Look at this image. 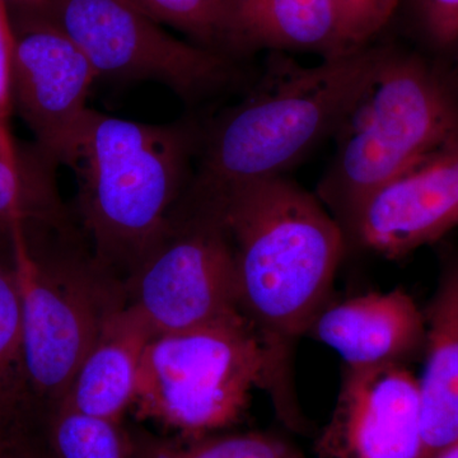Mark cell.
I'll return each instance as SVG.
<instances>
[{"instance_id":"7a4b0ae2","label":"cell","mask_w":458,"mask_h":458,"mask_svg":"<svg viewBox=\"0 0 458 458\" xmlns=\"http://www.w3.org/2000/svg\"><path fill=\"white\" fill-rule=\"evenodd\" d=\"M379 51L381 38L311 66L288 54L267 53L245 98L203 129L198 168L186 194L216 197L285 176L324 141L334 140Z\"/></svg>"},{"instance_id":"6da1fadb","label":"cell","mask_w":458,"mask_h":458,"mask_svg":"<svg viewBox=\"0 0 458 458\" xmlns=\"http://www.w3.org/2000/svg\"><path fill=\"white\" fill-rule=\"evenodd\" d=\"M201 199L218 208L231 238L238 309L269 355L267 390L297 429L303 419L289 382L292 351L327 306L348 245L344 229L318 195L286 176Z\"/></svg>"},{"instance_id":"2e32d148","label":"cell","mask_w":458,"mask_h":458,"mask_svg":"<svg viewBox=\"0 0 458 458\" xmlns=\"http://www.w3.org/2000/svg\"><path fill=\"white\" fill-rule=\"evenodd\" d=\"M55 162L38 148L25 150L0 125V228L35 225L64 231L66 214L57 191Z\"/></svg>"},{"instance_id":"d4e9b609","label":"cell","mask_w":458,"mask_h":458,"mask_svg":"<svg viewBox=\"0 0 458 458\" xmlns=\"http://www.w3.org/2000/svg\"><path fill=\"white\" fill-rule=\"evenodd\" d=\"M447 68V71L450 72L452 80L454 81V83L457 84L458 87V47L457 50L454 51V55L447 60V62L443 63Z\"/></svg>"},{"instance_id":"ffe728a7","label":"cell","mask_w":458,"mask_h":458,"mask_svg":"<svg viewBox=\"0 0 458 458\" xmlns=\"http://www.w3.org/2000/svg\"><path fill=\"white\" fill-rule=\"evenodd\" d=\"M400 17L424 54L445 63L457 50L458 0H400L394 20Z\"/></svg>"},{"instance_id":"603a6c76","label":"cell","mask_w":458,"mask_h":458,"mask_svg":"<svg viewBox=\"0 0 458 458\" xmlns=\"http://www.w3.org/2000/svg\"><path fill=\"white\" fill-rule=\"evenodd\" d=\"M14 30L7 7L0 2V125L9 126L12 104V64H13Z\"/></svg>"},{"instance_id":"5bb4252c","label":"cell","mask_w":458,"mask_h":458,"mask_svg":"<svg viewBox=\"0 0 458 458\" xmlns=\"http://www.w3.org/2000/svg\"><path fill=\"white\" fill-rule=\"evenodd\" d=\"M426 318V363L419 378L424 458L458 442V252L443 260Z\"/></svg>"},{"instance_id":"52a82bcc","label":"cell","mask_w":458,"mask_h":458,"mask_svg":"<svg viewBox=\"0 0 458 458\" xmlns=\"http://www.w3.org/2000/svg\"><path fill=\"white\" fill-rule=\"evenodd\" d=\"M123 292L155 335L241 315L233 247L218 208L181 199L167 233L123 282Z\"/></svg>"},{"instance_id":"cb8c5ba5","label":"cell","mask_w":458,"mask_h":458,"mask_svg":"<svg viewBox=\"0 0 458 458\" xmlns=\"http://www.w3.org/2000/svg\"><path fill=\"white\" fill-rule=\"evenodd\" d=\"M11 18L44 17L53 0H0Z\"/></svg>"},{"instance_id":"d6986e66","label":"cell","mask_w":458,"mask_h":458,"mask_svg":"<svg viewBox=\"0 0 458 458\" xmlns=\"http://www.w3.org/2000/svg\"><path fill=\"white\" fill-rule=\"evenodd\" d=\"M22 373V302L13 262L0 261V410L14 401Z\"/></svg>"},{"instance_id":"9c48e42d","label":"cell","mask_w":458,"mask_h":458,"mask_svg":"<svg viewBox=\"0 0 458 458\" xmlns=\"http://www.w3.org/2000/svg\"><path fill=\"white\" fill-rule=\"evenodd\" d=\"M12 104L38 149L72 167L89 120L87 99L98 72L83 51L45 17L12 18Z\"/></svg>"},{"instance_id":"277c9868","label":"cell","mask_w":458,"mask_h":458,"mask_svg":"<svg viewBox=\"0 0 458 458\" xmlns=\"http://www.w3.org/2000/svg\"><path fill=\"white\" fill-rule=\"evenodd\" d=\"M458 137V87L443 63L382 40L369 80L344 117L319 200L342 222L370 192Z\"/></svg>"},{"instance_id":"8fae6325","label":"cell","mask_w":458,"mask_h":458,"mask_svg":"<svg viewBox=\"0 0 458 458\" xmlns=\"http://www.w3.org/2000/svg\"><path fill=\"white\" fill-rule=\"evenodd\" d=\"M316 448L324 458H424L418 377L406 364L344 367L333 417Z\"/></svg>"},{"instance_id":"5b68a950","label":"cell","mask_w":458,"mask_h":458,"mask_svg":"<svg viewBox=\"0 0 458 458\" xmlns=\"http://www.w3.org/2000/svg\"><path fill=\"white\" fill-rule=\"evenodd\" d=\"M270 360L242 315L148 344L131 409L186 439L234 426L252 391L269 384Z\"/></svg>"},{"instance_id":"83f0119b","label":"cell","mask_w":458,"mask_h":458,"mask_svg":"<svg viewBox=\"0 0 458 458\" xmlns=\"http://www.w3.org/2000/svg\"><path fill=\"white\" fill-rule=\"evenodd\" d=\"M0 458H21L20 450H12L11 447L0 445Z\"/></svg>"},{"instance_id":"3957f363","label":"cell","mask_w":458,"mask_h":458,"mask_svg":"<svg viewBox=\"0 0 458 458\" xmlns=\"http://www.w3.org/2000/svg\"><path fill=\"white\" fill-rule=\"evenodd\" d=\"M203 128L150 125L90 110L72 168L98 269L123 284L171 227L192 179Z\"/></svg>"},{"instance_id":"e0dca14e","label":"cell","mask_w":458,"mask_h":458,"mask_svg":"<svg viewBox=\"0 0 458 458\" xmlns=\"http://www.w3.org/2000/svg\"><path fill=\"white\" fill-rule=\"evenodd\" d=\"M49 442L56 458H140L122 423L63 406L51 409Z\"/></svg>"},{"instance_id":"30bf717a","label":"cell","mask_w":458,"mask_h":458,"mask_svg":"<svg viewBox=\"0 0 458 458\" xmlns=\"http://www.w3.org/2000/svg\"><path fill=\"white\" fill-rule=\"evenodd\" d=\"M346 243L399 260L458 225V137L370 192L340 222Z\"/></svg>"},{"instance_id":"4316f807","label":"cell","mask_w":458,"mask_h":458,"mask_svg":"<svg viewBox=\"0 0 458 458\" xmlns=\"http://www.w3.org/2000/svg\"><path fill=\"white\" fill-rule=\"evenodd\" d=\"M21 458H56L53 452L50 454H38L30 450H20Z\"/></svg>"},{"instance_id":"ba28073f","label":"cell","mask_w":458,"mask_h":458,"mask_svg":"<svg viewBox=\"0 0 458 458\" xmlns=\"http://www.w3.org/2000/svg\"><path fill=\"white\" fill-rule=\"evenodd\" d=\"M44 17L83 51L98 78L157 81L191 102L243 81L241 62L174 38L132 0H53Z\"/></svg>"},{"instance_id":"44dd1931","label":"cell","mask_w":458,"mask_h":458,"mask_svg":"<svg viewBox=\"0 0 458 458\" xmlns=\"http://www.w3.org/2000/svg\"><path fill=\"white\" fill-rule=\"evenodd\" d=\"M157 458H303L292 443L270 433L210 434L177 447L165 448Z\"/></svg>"},{"instance_id":"7402d4cb","label":"cell","mask_w":458,"mask_h":458,"mask_svg":"<svg viewBox=\"0 0 458 458\" xmlns=\"http://www.w3.org/2000/svg\"><path fill=\"white\" fill-rule=\"evenodd\" d=\"M349 50L381 38L393 25L400 0H333Z\"/></svg>"},{"instance_id":"9a60e30c","label":"cell","mask_w":458,"mask_h":458,"mask_svg":"<svg viewBox=\"0 0 458 458\" xmlns=\"http://www.w3.org/2000/svg\"><path fill=\"white\" fill-rule=\"evenodd\" d=\"M232 40L241 62L259 51L321 60L352 51L333 0H232Z\"/></svg>"},{"instance_id":"4fadbf2b","label":"cell","mask_w":458,"mask_h":458,"mask_svg":"<svg viewBox=\"0 0 458 458\" xmlns=\"http://www.w3.org/2000/svg\"><path fill=\"white\" fill-rule=\"evenodd\" d=\"M152 328L125 302L110 312L55 406L123 423L137 397ZM54 406V408H55Z\"/></svg>"},{"instance_id":"f1b7e54d","label":"cell","mask_w":458,"mask_h":458,"mask_svg":"<svg viewBox=\"0 0 458 458\" xmlns=\"http://www.w3.org/2000/svg\"><path fill=\"white\" fill-rule=\"evenodd\" d=\"M3 410H0V414H2Z\"/></svg>"},{"instance_id":"8992f818","label":"cell","mask_w":458,"mask_h":458,"mask_svg":"<svg viewBox=\"0 0 458 458\" xmlns=\"http://www.w3.org/2000/svg\"><path fill=\"white\" fill-rule=\"evenodd\" d=\"M12 262L22 302V373L27 390L51 408L64 396L105 319L125 302L123 286L89 254L40 255L26 228L11 229Z\"/></svg>"},{"instance_id":"ac0fdd59","label":"cell","mask_w":458,"mask_h":458,"mask_svg":"<svg viewBox=\"0 0 458 458\" xmlns=\"http://www.w3.org/2000/svg\"><path fill=\"white\" fill-rule=\"evenodd\" d=\"M159 23L185 33L190 41L237 59L232 40V0H132ZM240 62V60H238Z\"/></svg>"},{"instance_id":"7c38bea8","label":"cell","mask_w":458,"mask_h":458,"mask_svg":"<svg viewBox=\"0 0 458 458\" xmlns=\"http://www.w3.org/2000/svg\"><path fill=\"white\" fill-rule=\"evenodd\" d=\"M307 335L334 349L349 369L406 364L424 351L426 318L405 289L369 292L327 304Z\"/></svg>"},{"instance_id":"484cf974","label":"cell","mask_w":458,"mask_h":458,"mask_svg":"<svg viewBox=\"0 0 458 458\" xmlns=\"http://www.w3.org/2000/svg\"><path fill=\"white\" fill-rule=\"evenodd\" d=\"M433 458H458V442L454 443L450 447L445 448Z\"/></svg>"}]
</instances>
